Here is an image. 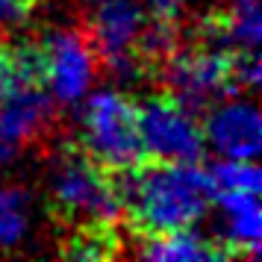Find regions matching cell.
Returning a JSON list of instances; mask_svg holds the SVG:
<instances>
[{
    "label": "cell",
    "mask_w": 262,
    "mask_h": 262,
    "mask_svg": "<svg viewBox=\"0 0 262 262\" xmlns=\"http://www.w3.org/2000/svg\"><path fill=\"white\" fill-rule=\"evenodd\" d=\"M121 218L136 238L159 236L198 224L215 201V186L206 168L194 162H159L147 159L118 168Z\"/></svg>",
    "instance_id": "1"
},
{
    "label": "cell",
    "mask_w": 262,
    "mask_h": 262,
    "mask_svg": "<svg viewBox=\"0 0 262 262\" xmlns=\"http://www.w3.org/2000/svg\"><path fill=\"white\" fill-rule=\"evenodd\" d=\"M48 209L68 230L80 224H118L121 191L115 168L97 162L80 142H65L50 162Z\"/></svg>",
    "instance_id": "2"
},
{
    "label": "cell",
    "mask_w": 262,
    "mask_h": 262,
    "mask_svg": "<svg viewBox=\"0 0 262 262\" xmlns=\"http://www.w3.org/2000/svg\"><path fill=\"white\" fill-rule=\"evenodd\" d=\"M106 168H130L144 159L142 130H139V103L118 92H97L83 112V142Z\"/></svg>",
    "instance_id": "3"
},
{
    "label": "cell",
    "mask_w": 262,
    "mask_h": 262,
    "mask_svg": "<svg viewBox=\"0 0 262 262\" xmlns=\"http://www.w3.org/2000/svg\"><path fill=\"white\" fill-rule=\"evenodd\" d=\"M233 56H236V48H218L206 41H201L194 50L180 48L159 71L165 80V92L191 115L209 109L212 100H221V95L236 92Z\"/></svg>",
    "instance_id": "4"
},
{
    "label": "cell",
    "mask_w": 262,
    "mask_h": 262,
    "mask_svg": "<svg viewBox=\"0 0 262 262\" xmlns=\"http://www.w3.org/2000/svg\"><path fill=\"white\" fill-rule=\"evenodd\" d=\"M142 150L159 162H198L203 156V130L186 106H180L168 92L139 103Z\"/></svg>",
    "instance_id": "5"
},
{
    "label": "cell",
    "mask_w": 262,
    "mask_h": 262,
    "mask_svg": "<svg viewBox=\"0 0 262 262\" xmlns=\"http://www.w3.org/2000/svg\"><path fill=\"white\" fill-rule=\"evenodd\" d=\"M144 9L139 0H92L89 27L83 33L97 62L124 77H139L133 65V45L144 27Z\"/></svg>",
    "instance_id": "6"
},
{
    "label": "cell",
    "mask_w": 262,
    "mask_h": 262,
    "mask_svg": "<svg viewBox=\"0 0 262 262\" xmlns=\"http://www.w3.org/2000/svg\"><path fill=\"white\" fill-rule=\"evenodd\" d=\"M45 85L56 103H77L97 74V56L83 30H56L38 41Z\"/></svg>",
    "instance_id": "7"
},
{
    "label": "cell",
    "mask_w": 262,
    "mask_h": 262,
    "mask_svg": "<svg viewBox=\"0 0 262 262\" xmlns=\"http://www.w3.org/2000/svg\"><path fill=\"white\" fill-rule=\"evenodd\" d=\"M56 121V100L45 95L41 85L18 89L6 103H0V165L12 162L27 147L45 142Z\"/></svg>",
    "instance_id": "8"
},
{
    "label": "cell",
    "mask_w": 262,
    "mask_h": 262,
    "mask_svg": "<svg viewBox=\"0 0 262 262\" xmlns=\"http://www.w3.org/2000/svg\"><path fill=\"white\" fill-rule=\"evenodd\" d=\"M203 139L221 156L230 159H256L262 144L259 112L248 100H233L209 109L203 124Z\"/></svg>",
    "instance_id": "9"
},
{
    "label": "cell",
    "mask_w": 262,
    "mask_h": 262,
    "mask_svg": "<svg viewBox=\"0 0 262 262\" xmlns=\"http://www.w3.org/2000/svg\"><path fill=\"white\" fill-rule=\"evenodd\" d=\"M215 194H218V206L224 212V236L215 245L224 250L227 259L256 256L259 253V236H262L256 194H248V191H215Z\"/></svg>",
    "instance_id": "10"
},
{
    "label": "cell",
    "mask_w": 262,
    "mask_h": 262,
    "mask_svg": "<svg viewBox=\"0 0 262 262\" xmlns=\"http://www.w3.org/2000/svg\"><path fill=\"white\" fill-rule=\"evenodd\" d=\"M142 259H159V262H203V259H227L224 250L212 238H203L186 230H171L159 236H144L139 245Z\"/></svg>",
    "instance_id": "11"
},
{
    "label": "cell",
    "mask_w": 262,
    "mask_h": 262,
    "mask_svg": "<svg viewBox=\"0 0 262 262\" xmlns=\"http://www.w3.org/2000/svg\"><path fill=\"white\" fill-rule=\"evenodd\" d=\"M24 85L45 89L38 41H6L0 36V103H6Z\"/></svg>",
    "instance_id": "12"
},
{
    "label": "cell",
    "mask_w": 262,
    "mask_h": 262,
    "mask_svg": "<svg viewBox=\"0 0 262 262\" xmlns=\"http://www.w3.org/2000/svg\"><path fill=\"white\" fill-rule=\"evenodd\" d=\"M68 259H112L121 253L118 224H80L71 227L68 238L59 248Z\"/></svg>",
    "instance_id": "13"
},
{
    "label": "cell",
    "mask_w": 262,
    "mask_h": 262,
    "mask_svg": "<svg viewBox=\"0 0 262 262\" xmlns=\"http://www.w3.org/2000/svg\"><path fill=\"white\" fill-rule=\"evenodd\" d=\"M33 201L21 186H0V253L18 248L30 233Z\"/></svg>",
    "instance_id": "14"
},
{
    "label": "cell",
    "mask_w": 262,
    "mask_h": 262,
    "mask_svg": "<svg viewBox=\"0 0 262 262\" xmlns=\"http://www.w3.org/2000/svg\"><path fill=\"white\" fill-rule=\"evenodd\" d=\"M206 174L212 180L215 191H248L256 194L259 191V168L253 159H230L224 156L221 162H212L206 168Z\"/></svg>",
    "instance_id": "15"
},
{
    "label": "cell",
    "mask_w": 262,
    "mask_h": 262,
    "mask_svg": "<svg viewBox=\"0 0 262 262\" xmlns=\"http://www.w3.org/2000/svg\"><path fill=\"white\" fill-rule=\"evenodd\" d=\"M38 0H0V33L15 30L30 21V15L36 12Z\"/></svg>",
    "instance_id": "16"
},
{
    "label": "cell",
    "mask_w": 262,
    "mask_h": 262,
    "mask_svg": "<svg viewBox=\"0 0 262 262\" xmlns=\"http://www.w3.org/2000/svg\"><path fill=\"white\" fill-rule=\"evenodd\" d=\"M183 0H150V18H177Z\"/></svg>",
    "instance_id": "17"
}]
</instances>
